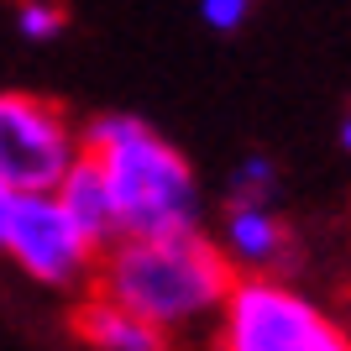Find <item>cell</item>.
<instances>
[{"label":"cell","mask_w":351,"mask_h":351,"mask_svg":"<svg viewBox=\"0 0 351 351\" xmlns=\"http://www.w3.org/2000/svg\"><path fill=\"white\" fill-rule=\"evenodd\" d=\"M231 283L236 267L205 231H121L95 267V289L152 320L168 341L210 330Z\"/></svg>","instance_id":"6da1fadb"},{"label":"cell","mask_w":351,"mask_h":351,"mask_svg":"<svg viewBox=\"0 0 351 351\" xmlns=\"http://www.w3.org/2000/svg\"><path fill=\"white\" fill-rule=\"evenodd\" d=\"M79 152L105 173L121 231H199L205 194L189 158L142 116H100L79 132Z\"/></svg>","instance_id":"7a4b0ae2"},{"label":"cell","mask_w":351,"mask_h":351,"mask_svg":"<svg viewBox=\"0 0 351 351\" xmlns=\"http://www.w3.org/2000/svg\"><path fill=\"white\" fill-rule=\"evenodd\" d=\"M210 351H351V336L283 278L236 273L210 325Z\"/></svg>","instance_id":"3957f363"},{"label":"cell","mask_w":351,"mask_h":351,"mask_svg":"<svg viewBox=\"0 0 351 351\" xmlns=\"http://www.w3.org/2000/svg\"><path fill=\"white\" fill-rule=\"evenodd\" d=\"M0 252L47 289L95 283V267H100V247L79 231V220L63 210L53 189H16L5 231H0Z\"/></svg>","instance_id":"277c9868"},{"label":"cell","mask_w":351,"mask_h":351,"mask_svg":"<svg viewBox=\"0 0 351 351\" xmlns=\"http://www.w3.org/2000/svg\"><path fill=\"white\" fill-rule=\"evenodd\" d=\"M79 158V126L53 100L0 89V178L11 189H58Z\"/></svg>","instance_id":"5b68a950"},{"label":"cell","mask_w":351,"mask_h":351,"mask_svg":"<svg viewBox=\"0 0 351 351\" xmlns=\"http://www.w3.org/2000/svg\"><path fill=\"white\" fill-rule=\"evenodd\" d=\"M215 247L236 273H273L289 257V226L273 199H231L220 215Z\"/></svg>","instance_id":"8992f818"},{"label":"cell","mask_w":351,"mask_h":351,"mask_svg":"<svg viewBox=\"0 0 351 351\" xmlns=\"http://www.w3.org/2000/svg\"><path fill=\"white\" fill-rule=\"evenodd\" d=\"M63 199V210H69L73 220H79V231L95 241V247H110L121 236V210H116V194H110V184H105V173L95 168V162L79 152V158L69 162V173L58 178V189H53Z\"/></svg>","instance_id":"52a82bcc"},{"label":"cell","mask_w":351,"mask_h":351,"mask_svg":"<svg viewBox=\"0 0 351 351\" xmlns=\"http://www.w3.org/2000/svg\"><path fill=\"white\" fill-rule=\"evenodd\" d=\"M79 336L95 351H168V336H162L152 320H142L136 309L105 299L100 289L79 304Z\"/></svg>","instance_id":"ba28073f"},{"label":"cell","mask_w":351,"mask_h":351,"mask_svg":"<svg viewBox=\"0 0 351 351\" xmlns=\"http://www.w3.org/2000/svg\"><path fill=\"white\" fill-rule=\"evenodd\" d=\"M11 27L21 43H58L63 27H69V11L63 0H11Z\"/></svg>","instance_id":"9c48e42d"},{"label":"cell","mask_w":351,"mask_h":351,"mask_svg":"<svg viewBox=\"0 0 351 351\" xmlns=\"http://www.w3.org/2000/svg\"><path fill=\"white\" fill-rule=\"evenodd\" d=\"M278 194V168L263 152H247V158L231 168V199H273Z\"/></svg>","instance_id":"30bf717a"},{"label":"cell","mask_w":351,"mask_h":351,"mask_svg":"<svg viewBox=\"0 0 351 351\" xmlns=\"http://www.w3.org/2000/svg\"><path fill=\"white\" fill-rule=\"evenodd\" d=\"M257 11V0H199V21L210 32H241Z\"/></svg>","instance_id":"8fae6325"},{"label":"cell","mask_w":351,"mask_h":351,"mask_svg":"<svg viewBox=\"0 0 351 351\" xmlns=\"http://www.w3.org/2000/svg\"><path fill=\"white\" fill-rule=\"evenodd\" d=\"M11 199H16V189L0 178V231H5V215H11Z\"/></svg>","instance_id":"7c38bea8"},{"label":"cell","mask_w":351,"mask_h":351,"mask_svg":"<svg viewBox=\"0 0 351 351\" xmlns=\"http://www.w3.org/2000/svg\"><path fill=\"white\" fill-rule=\"evenodd\" d=\"M341 147L351 152V110H346V121H341Z\"/></svg>","instance_id":"4fadbf2b"}]
</instances>
